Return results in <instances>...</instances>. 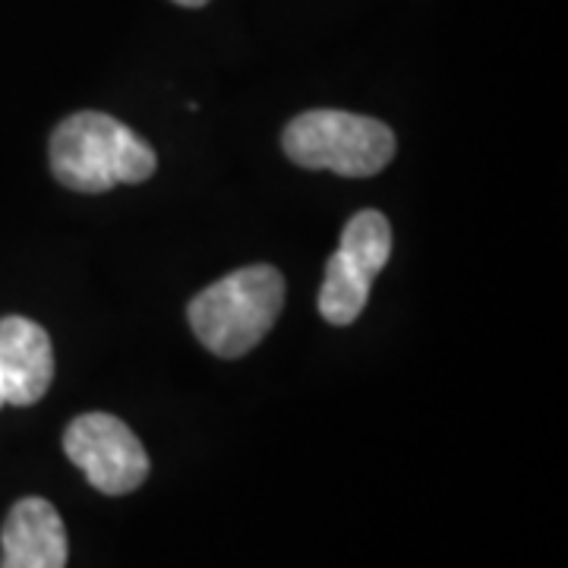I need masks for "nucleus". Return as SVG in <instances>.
I'll use <instances>...</instances> for the list:
<instances>
[{
	"mask_svg": "<svg viewBox=\"0 0 568 568\" xmlns=\"http://www.w3.org/2000/svg\"><path fill=\"white\" fill-rule=\"evenodd\" d=\"M159 168L152 145L102 111L70 114L51 136V171L77 193L149 181Z\"/></svg>",
	"mask_w": 568,
	"mask_h": 568,
	"instance_id": "1",
	"label": "nucleus"
},
{
	"mask_svg": "<svg viewBox=\"0 0 568 568\" xmlns=\"http://www.w3.org/2000/svg\"><path fill=\"white\" fill-rule=\"evenodd\" d=\"M284 304V278L275 265H246L209 284L190 301L193 335L215 357H244L268 335Z\"/></svg>",
	"mask_w": 568,
	"mask_h": 568,
	"instance_id": "2",
	"label": "nucleus"
},
{
	"mask_svg": "<svg viewBox=\"0 0 568 568\" xmlns=\"http://www.w3.org/2000/svg\"><path fill=\"white\" fill-rule=\"evenodd\" d=\"M287 159L301 168L342 178H373L395 155V133L386 123L351 111H306L284 126Z\"/></svg>",
	"mask_w": 568,
	"mask_h": 568,
	"instance_id": "3",
	"label": "nucleus"
},
{
	"mask_svg": "<svg viewBox=\"0 0 568 568\" xmlns=\"http://www.w3.org/2000/svg\"><path fill=\"white\" fill-rule=\"evenodd\" d=\"M392 256V224L386 215L366 209L345 224L342 244L328 256L320 291V313L325 323L351 325L364 313L369 284Z\"/></svg>",
	"mask_w": 568,
	"mask_h": 568,
	"instance_id": "4",
	"label": "nucleus"
},
{
	"mask_svg": "<svg viewBox=\"0 0 568 568\" xmlns=\"http://www.w3.org/2000/svg\"><path fill=\"white\" fill-rule=\"evenodd\" d=\"M63 452L104 496H126L149 477V455L114 414H82L63 433Z\"/></svg>",
	"mask_w": 568,
	"mask_h": 568,
	"instance_id": "5",
	"label": "nucleus"
},
{
	"mask_svg": "<svg viewBox=\"0 0 568 568\" xmlns=\"http://www.w3.org/2000/svg\"><path fill=\"white\" fill-rule=\"evenodd\" d=\"M54 379V347L48 332L26 316L0 320V386L7 405L29 407Z\"/></svg>",
	"mask_w": 568,
	"mask_h": 568,
	"instance_id": "6",
	"label": "nucleus"
},
{
	"mask_svg": "<svg viewBox=\"0 0 568 568\" xmlns=\"http://www.w3.org/2000/svg\"><path fill=\"white\" fill-rule=\"evenodd\" d=\"M0 568H67V530L48 499H20L0 534Z\"/></svg>",
	"mask_w": 568,
	"mask_h": 568,
	"instance_id": "7",
	"label": "nucleus"
},
{
	"mask_svg": "<svg viewBox=\"0 0 568 568\" xmlns=\"http://www.w3.org/2000/svg\"><path fill=\"white\" fill-rule=\"evenodd\" d=\"M174 3H181V7H203L209 0H174Z\"/></svg>",
	"mask_w": 568,
	"mask_h": 568,
	"instance_id": "8",
	"label": "nucleus"
},
{
	"mask_svg": "<svg viewBox=\"0 0 568 568\" xmlns=\"http://www.w3.org/2000/svg\"><path fill=\"white\" fill-rule=\"evenodd\" d=\"M7 405V398H3V386H0V407Z\"/></svg>",
	"mask_w": 568,
	"mask_h": 568,
	"instance_id": "9",
	"label": "nucleus"
}]
</instances>
